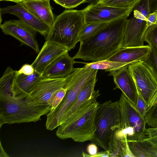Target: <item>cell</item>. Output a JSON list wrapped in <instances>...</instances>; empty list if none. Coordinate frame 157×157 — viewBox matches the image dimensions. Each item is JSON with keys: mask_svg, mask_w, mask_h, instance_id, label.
I'll list each match as a JSON object with an SVG mask.
<instances>
[{"mask_svg": "<svg viewBox=\"0 0 157 157\" xmlns=\"http://www.w3.org/2000/svg\"><path fill=\"white\" fill-rule=\"evenodd\" d=\"M128 17L125 16L110 22L98 33L80 43L73 59L93 62L110 57L121 47Z\"/></svg>", "mask_w": 157, "mask_h": 157, "instance_id": "obj_1", "label": "cell"}, {"mask_svg": "<svg viewBox=\"0 0 157 157\" xmlns=\"http://www.w3.org/2000/svg\"><path fill=\"white\" fill-rule=\"evenodd\" d=\"M100 95L98 90H94L89 99L58 127L56 136L79 143L90 141L96 130L95 117L99 104L97 99Z\"/></svg>", "mask_w": 157, "mask_h": 157, "instance_id": "obj_2", "label": "cell"}, {"mask_svg": "<svg viewBox=\"0 0 157 157\" xmlns=\"http://www.w3.org/2000/svg\"><path fill=\"white\" fill-rule=\"evenodd\" d=\"M98 70L87 68H74L73 71L66 76L64 86L67 92L63 99L53 110L47 115L45 126L47 129L52 131L59 125L60 122L65 114L75 101L78 94L95 76Z\"/></svg>", "mask_w": 157, "mask_h": 157, "instance_id": "obj_3", "label": "cell"}, {"mask_svg": "<svg viewBox=\"0 0 157 157\" xmlns=\"http://www.w3.org/2000/svg\"><path fill=\"white\" fill-rule=\"evenodd\" d=\"M85 25L82 10H65L55 18L45 40L70 51L78 42L79 35Z\"/></svg>", "mask_w": 157, "mask_h": 157, "instance_id": "obj_4", "label": "cell"}, {"mask_svg": "<svg viewBox=\"0 0 157 157\" xmlns=\"http://www.w3.org/2000/svg\"><path fill=\"white\" fill-rule=\"evenodd\" d=\"M0 127L3 124L36 122L47 115L51 107L35 105L26 98L0 101Z\"/></svg>", "mask_w": 157, "mask_h": 157, "instance_id": "obj_5", "label": "cell"}, {"mask_svg": "<svg viewBox=\"0 0 157 157\" xmlns=\"http://www.w3.org/2000/svg\"><path fill=\"white\" fill-rule=\"evenodd\" d=\"M120 123L119 101L109 100L99 104L95 117L96 130L90 141L109 152L113 138Z\"/></svg>", "mask_w": 157, "mask_h": 157, "instance_id": "obj_6", "label": "cell"}, {"mask_svg": "<svg viewBox=\"0 0 157 157\" xmlns=\"http://www.w3.org/2000/svg\"><path fill=\"white\" fill-rule=\"evenodd\" d=\"M120 110L119 127L113 138L119 140L138 141L145 137L146 124L144 118L122 92L119 100Z\"/></svg>", "mask_w": 157, "mask_h": 157, "instance_id": "obj_7", "label": "cell"}, {"mask_svg": "<svg viewBox=\"0 0 157 157\" xmlns=\"http://www.w3.org/2000/svg\"><path fill=\"white\" fill-rule=\"evenodd\" d=\"M133 15L127 19L121 47L144 45V36L147 29V17L150 11V0H140L134 6Z\"/></svg>", "mask_w": 157, "mask_h": 157, "instance_id": "obj_8", "label": "cell"}, {"mask_svg": "<svg viewBox=\"0 0 157 157\" xmlns=\"http://www.w3.org/2000/svg\"><path fill=\"white\" fill-rule=\"evenodd\" d=\"M128 68L137 90L147 104L148 111L157 103V81L142 61L131 64Z\"/></svg>", "mask_w": 157, "mask_h": 157, "instance_id": "obj_9", "label": "cell"}, {"mask_svg": "<svg viewBox=\"0 0 157 157\" xmlns=\"http://www.w3.org/2000/svg\"><path fill=\"white\" fill-rule=\"evenodd\" d=\"M137 3L124 8L92 4L88 5L81 10L84 16L85 24L94 22H109L125 16H128Z\"/></svg>", "mask_w": 157, "mask_h": 157, "instance_id": "obj_10", "label": "cell"}, {"mask_svg": "<svg viewBox=\"0 0 157 157\" xmlns=\"http://www.w3.org/2000/svg\"><path fill=\"white\" fill-rule=\"evenodd\" d=\"M0 27L4 34L11 36L21 43V45L30 47L36 53L40 52L36 39L37 32L28 24L21 20L6 21Z\"/></svg>", "mask_w": 157, "mask_h": 157, "instance_id": "obj_11", "label": "cell"}, {"mask_svg": "<svg viewBox=\"0 0 157 157\" xmlns=\"http://www.w3.org/2000/svg\"><path fill=\"white\" fill-rule=\"evenodd\" d=\"M66 82V77L42 78L36 84L25 98L36 105L51 106L48 104L49 100L56 91L64 87Z\"/></svg>", "mask_w": 157, "mask_h": 157, "instance_id": "obj_12", "label": "cell"}, {"mask_svg": "<svg viewBox=\"0 0 157 157\" xmlns=\"http://www.w3.org/2000/svg\"><path fill=\"white\" fill-rule=\"evenodd\" d=\"M128 67H124L111 71L108 75L113 77V81L116 86L114 89H120L136 107L137 99V89Z\"/></svg>", "mask_w": 157, "mask_h": 157, "instance_id": "obj_13", "label": "cell"}, {"mask_svg": "<svg viewBox=\"0 0 157 157\" xmlns=\"http://www.w3.org/2000/svg\"><path fill=\"white\" fill-rule=\"evenodd\" d=\"M0 12L1 15L10 13L15 15L45 37L48 34L49 27L29 11L21 2L1 8Z\"/></svg>", "mask_w": 157, "mask_h": 157, "instance_id": "obj_14", "label": "cell"}, {"mask_svg": "<svg viewBox=\"0 0 157 157\" xmlns=\"http://www.w3.org/2000/svg\"><path fill=\"white\" fill-rule=\"evenodd\" d=\"M68 51L63 46L46 40L31 65L35 71L42 74L45 69L56 59Z\"/></svg>", "mask_w": 157, "mask_h": 157, "instance_id": "obj_15", "label": "cell"}, {"mask_svg": "<svg viewBox=\"0 0 157 157\" xmlns=\"http://www.w3.org/2000/svg\"><path fill=\"white\" fill-rule=\"evenodd\" d=\"M74 60L68 54V51L61 55L50 64L42 74V78L65 77L73 71Z\"/></svg>", "mask_w": 157, "mask_h": 157, "instance_id": "obj_16", "label": "cell"}, {"mask_svg": "<svg viewBox=\"0 0 157 157\" xmlns=\"http://www.w3.org/2000/svg\"><path fill=\"white\" fill-rule=\"evenodd\" d=\"M149 45L135 47H121L106 59L114 62L133 64L143 61L150 53Z\"/></svg>", "mask_w": 157, "mask_h": 157, "instance_id": "obj_17", "label": "cell"}, {"mask_svg": "<svg viewBox=\"0 0 157 157\" xmlns=\"http://www.w3.org/2000/svg\"><path fill=\"white\" fill-rule=\"evenodd\" d=\"M42 78L41 74L35 71L29 75L18 73L13 84V98L22 99L26 98L35 86Z\"/></svg>", "mask_w": 157, "mask_h": 157, "instance_id": "obj_18", "label": "cell"}, {"mask_svg": "<svg viewBox=\"0 0 157 157\" xmlns=\"http://www.w3.org/2000/svg\"><path fill=\"white\" fill-rule=\"evenodd\" d=\"M21 3L29 11L47 25L50 29L51 28L55 19L50 0L23 1Z\"/></svg>", "mask_w": 157, "mask_h": 157, "instance_id": "obj_19", "label": "cell"}, {"mask_svg": "<svg viewBox=\"0 0 157 157\" xmlns=\"http://www.w3.org/2000/svg\"><path fill=\"white\" fill-rule=\"evenodd\" d=\"M97 81L96 75L84 87L78 94L74 102L62 118L59 123V125L63 124L91 97L94 91V87Z\"/></svg>", "mask_w": 157, "mask_h": 157, "instance_id": "obj_20", "label": "cell"}, {"mask_svg": "<svg viewBox=\"0 0 157 157\" xmlns=\"http://www.w3.org/2000/svg\"><path fill=\"white\" fill-rule=\"evenodd\" d=\"M18 71L8 67L0 79V101L13 97L12 87Z\"/></svg>", "mask_w": 157, "mask_h": 157, "instance_id": "obj_21", "label": "cell"}, {"mask_svg": "<svg viewBox=\"0 0 157 157\" xmlns=\"http://www.w3.org/2000/svg\"><path fill=\"white\" fill-rule=\"evenodd\" d=\"M131 64L121 62H114L105 59L87 63L85 66L88 68L96 70H104L105 71H111L125 67H128Z\"/></svg>", "mask_w": 157, "mask_h": 157, "instance_id": "obj_22", "label": "cell"}, {"mask_svg": "<svg viewBox=\"0 0 157 157\" xmlns=\"http://www.w3.org/2000/svg\"><path fill=\"white\" fill-rule=\"evenodd\" d=\"M109 22H94L85 24L79 35L78 42L81 43L86 39L98 33L103 29Z\"/></svg>", "mask_w": 157, "mask_h": 157, "instance_id": "obj_23", "label": "cell"}, {"mask_svg": "<svg viewBox=\"0 0 157 157\" xmlns=\"http://www.w3.org/2000/svg\"><path fill=\"white\" fill-rule=\"evenodd\" d=\"M144 41L147 42L157 56V24L150 25L145 31Z\"/></svg>", "mask_w": 157, "mask_h": 157, "instance_id": "obj_24", "label": "cell"}, {"mask_svg": "<svg viewBox=\"0 0 157 157\" xmlns=\"http://www.w3.org/2000/svg\"><path fill=\"white\" fill-rule=\"evenodd\" d=\"M140 0H99L97 4L102 6L127 8L137 3Z\"/></svg>", "mask_w": 157, "mask_h": 157, "instance_id": "obj_25", "label": "cell"}, {"mask_svg": "<svg viewBox=\"0 0 157 157\" xmlns=\"http://www.w3.org/2000/svg\"><path fill=\"white\" fill-rule=\"evenodd\" d=\"M67 89L62 88L56 91L52 95L48 102L51 106L50 111L54 110L60 103L67 92Z\"/></svg>", "mask_w": 157, "mask_h": 157, "instance_id": "obj_26", "label": "cell"}, {"mask_svg": "<svg viewBox=\"0 0 157 157\" xmlns=\"http://www.w3.org/2000/svg\"><path fill=\"white\" fill-rule=\"evenodd\" d=\"M142 62L149 68L157 81V56L151 49L150 53Z\"/></svg>", "mask_w": 157, "mask_h": 157, "instance_id": "obj_27", "label": "cell"}, {"mask_svg": "<svg viewBox=\"0 0 157 157\" xmlns=\"http://www.w3.org/2000/svg\"><path fill=\"white\" fill-rule=\"evenodd\" d=\"M128 143L134 157H150L137 141H128Z\"/></svg>", "mask_w": 157, "mask_h": 157, "instance_id": "obj_28", "label": "cell"}, {"mask_svg": "<svg viewBox=\"0 0 157 157\" xmlns=\"http://www.w3.org/2000/svg\"><path fill=\"white\" fill-rule=\"evenodd\" d=\"M137 141L150 157H157V146L148 138Z\"/></svg>", "mask_w": 157, "mask_h": 157, "instance_id": "obj_29", "label": "cell"}, {"mask_svg": "<svg viewBox=\"0 0 157 157\" xmlns=\"http://www.w3.org/2000/svg\"><path fill=\"white\" fill-rule=\"evenodd\" d=\"M144 119L148 126L157 127V103L147 111Z\"/></svg>", "mask_w": 157, "mask_h": 157, "instance_id": "obj_30", "label": "cell"}, {"mask_svg": "<svg viewBox=\"0 0 157 157\" xmlns=\"http://www.w3.org/2000/svg\"><path fill=\"white\" fill-rule=\"evenodd\" d=\"M56 3L66 9L75 8L81 4L86 2V0H53Z\"/></svg>", "mask_w": 157, "mask_h": 157, "instance_id": "obj_31", "label": "cell"}, {"mask_svg": "<svg viewBox=\"0 0 157 157\" xmlns=\"http://www.w3.org/2000/svg\"><path fill=\"white\" fill-rule=\"evenodd\" d=\"M137 99L136 108L141 116L144 118L147 111V106L145 101L137 89Z\"/></svg>", "mask_w": 157, "mask_h": 157, "instance_id": "obj_32", "label": "cell"}, {"mask_svg": "<svg viewBox=\"0 0 157 157\" xmlns=\"http://www.w3.org/2000/svg\"><path fill=\"white\" fill-rule=\"evenodd\" d=\"M87 151L89 154L83 152L82 155L83 157H92L98 153V149L95 144L92 143L89 144L87 147Z\"/></svg>", "mask_w": 157, "mask_h": 157, "instance_id": "obj_33", "label": "cell"}, {"mask_svg": "<svg viewBox=\"0 0 157 157\" xmlns=\"http://www.w3.org/2000/svg\"><path fill=\"white\" fill-rule=\"evenodd\" d=\"M34 72V69L32 65L28 64L23 65L18 71L19 74H22L26 75L33 74Z\"/></svg>", "mask_w": 157, "mask_h": 157, "instance_id": "obj_34", "label": "cell"}, {"mask_svg": "<svg viewBox=\"0 0 157 157\" xmlns=\"http://www.w3.org/2000/svg\"><path fill=\"white\" fill-rule=\"evenodd\" d=\"M147 20V29L150 25L157 24V10L153 11L148 14Z\"/></svg>", "mask_w": 157, "mask_h": 157, "instance_id": "obj_35", "label": "cell"}, {"mask_svg": "<svg viewBox=\"0 0 157 157\" xmlns=\"http://www.w3.org/2000/svg\"><path fill=\"white\" fill-rule=\"evenodd\" d=\"M145 134L148 138L157 139V127L146 128Z\"/></svg>", "mask_w": 157, "mask_h": 157, "instance_id": "obj_36", "label": "cell"}, {"mask_svg": "<svg viewBox=\"0 0 157 157\" xmlns=\"http://www.w3.org/2000/svg\"><path fill=\"white\" fill-rule=\"evenodd\" d=\"M110 157L109 151H107L98 152L92 157Z\"/></svg>", "mask_w": 157, "mask_h": 157, "instance_id": "obj_37", "label": "cell"}, {"mask_svg": "<svg viewBox=\"0 0 157 157\" xmlns=\"http://www.w3.org/2000/svg\"><path fill=\"white\" fill-rule=\"evenodd\" d=\"M99 0H86V2L88 3V5L97 3Z\"/></svg>", "mask_w": 157, "mask_h": 157, "instance_id": "obj_38", "label": "cell"}, {"mask_svg": "<svg viewBox=\"0 0 157 157\" xmlns=\"http://www.w3.org/2000/svg\"><path fill=\"white\" fill-rule=\"evenodd\" d=\"M0 150L1 151H2V152H0L1 155H4V156L5 157H9V156L7 155L5 151H4V149L2 147L1 144V147H0Z\"/></svg>", "mask_w": 157, "mask_h": 157, "instance_id": "obj_39", "label": "cell"}, {"mask_svg": "<svg viewBox=\"0 0 157 157\" xmlns=\"http://www.w3.org/2000/svg\"><path fill=\"white\" fill-rule=\"evenodd\" d=\"M11 1L12 2H13L17 3H18L20 2H22L23 0H0V1Z\"/></svg>", "mask_w": 157, "mask_h": 157, "instance_id": "obj_40", "label": "cell"}, {"mask_svg": "<svg viewBox=\"0 0 157 157\" xmlns=\"http://www.w3.org/2000/svg\"><path fill=\"white\" fill-rule=\"evenodd\" d=\"M150 140L157 146V139L154 138H147Z\"/></svg>", "mask_w": 157, "mask_h": 157, "instance_id": "obj_41", "label": "cell"}, {"mask_svg": "<svg viewBox=\"0 0 157 157\" xmlns=\"http://www.w3.org/2000/svg\"><path fill=\"white\" fill-rule=\"evenodd\" d=\"M23 1H40L45 0H23Z\"/></svg>", "mask_w": 157, "mask_h": 157, "instance_id": "obj_42", "label": "cell"}]
</instances>
